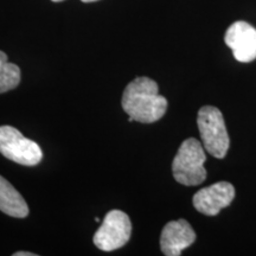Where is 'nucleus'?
Wrapping results in <instances>:
<instances>
[{
    "label": "nucleus",
    "mask_w": 256,
    "mask_h": 256,
    "mask_svg": "<svg viewBox=\"0 0 256 256\" xmlns=\"http://www.w3.org/2000/svg\"><path fill=\"white\" fill-rule=\"evenodd\" d=\"M124 110L128 121L152 124L162 119L168 110V100L159 94L156 81L148 78H136L124 89L122 95Z\"/></svg>",
    "instance_id": "nucleus-1"
},
{
    "label": "nucleus",
    "mask_w": 256,
    "mask_h": 256,
    "mask_svg": "<svg viewBox=\"0 0 256 256\" xmlns=\"http://www.w3.org/2000/svg\"><path fill=\"white\" fill-rule=\"evenodd\" d=\"M206 160L204 146L194 138H188L179 147L172 162L174 179L186 186L202 184L206 178V170L204 168Z\"/></svg>",
    "instance_id": "nucleus-2"
},
{
    "label": "nucleus",
    "mask_w": 256,
    "mask_h": 256,
    "mask_svg": "<svg viewBox=\"0 0 256 256\" xmlns=\"http://www.w3.org/2000/svg\"><path fill=\"white\" fill-rule=\"evenodd\" d=\"M197 124L204 150L215 158H224L228 153L230 140L218 108L212 106L202 107L197 115Z\"/></svg>",
    "instance_id": "nucleus-3"
},
{
    "label": "nucleus",
    "mask_w": 256,
    "mask_h": 256,
    "mask_svg": "<svg viewBox=\"0 0 256 256\" xmlns=\"http://www.w3.org/2000/svg\"><path fill=\"white\" fill-rule=\"evenodd\" d=\"M0 153L5 158L24 166L40 164L43 158L40 145L11 126H0Z\"/></svg>",
    "instance_id": "nucleus-4"
},
{
    "label": "nucleus",
    "mask_w": 256,
    "mask_h": 256,
    "mask_svg": "<svg viewBox=\"0 0 256 256\" xmlns=\"http://www.w3.org/2000/svg\"><path fill=\"white\" fill-rule=\"evenodd\" d=\"M132 223L127 214L112 210L104 217L101 226L94 235V244L102 252H113L130 241Z\"/></svg>",
    "instance_id": "nucleus-5"
},
{
    "label": "nucleus",
    "mask_w": 256,
    "mask_h": 256,
    "mask_svg": "<svg viewBox=\"0 0 256 256\" xmlns=\"http://www.w3.org/2000/svg\"><path fill=\"white\" fill-rule=\"evenodd\" d=\"M235 198V188L228 182H220L200 188L194 196V206L198 212L216 216L223 208L230 206Z\"/></svg>",
    "instance_id": "nucleus-6"
},
{
    "label": "nucleus",
    "mask_w": 256,
    "mask_h": 256,
    "mask_svg": "<svg viewBox=\"0 0 256 256\" xmlns=\"http://www.w3.org/2000/svg\"><path fill=\"white\" fill-rule=\"evenodd\" d=\"M224 40L238 62L248 63L256 58V28L250 24L235 22L226 30Z\"/></svg>",
    "instance_id": "nucleus-7"
},
{
    "label": "nucleus",
    "mask_w": 256,
    "mask_h": 256,
    "mask_svg": "<svg viewBox=\"0 0 256 256\" xmlns=\"http://www.w3.org/2000/svg\"><path fill=\"white\" fill-rule=\"evenodd\" d=\"M196 241V232L185 220H171L164 226L160 236V248L166 256H179Z\"/></svg>",
    "instance_id": "nucleus-8"
},
{
    "label": "nucleus",
    "mask_w": 256,
    "mask_h": 256,
    "mask_svg": "<svg viewBox=\"0 0 256 256\" xmlns=\"http://www.w3.org/2000/svg\"><path fill=\"white\" fill-rule=\"evenodd\" d=\"M0 211L6 215L24 218L28 215V206L22 194L4 177L0 176Z\"/></svg>",
    "instance_id": "nucleus-9"
},
{
    "label": "nucleus",
    "mask_w": 256,
    "mask_h": 256,
    "mask_svg": "<svg viewBox=\"0 0 256 256\" xmlns=\"http://www.w3.org/2000/svg\"><path fill=\"white\" fill-rule=\"evenodd\" d=\"M20 82V69L8 62V55L0 51V94L18 87Z\"/></svg>",
    "instance_id": "nucleus-10"
},
{
    "label": "nucleus",
    "mask_w": 256,
    "mask_h": 256,
    "mask_svg": "<svg viewBox=\"0 0 256 256\" xmlns=\"http://www.w3.org/2000/svg\"><path fill=\"white\" fill-rule=\"evenodd\" d=\"M14 256H36L34 252H14Z\"/></svg>",
    "instance_id": "nucleus-11"
},
{
    "label": "nucleus",
    "mask_w": 256,
    "mask_h": 256,
    "mask_svg": "<svg viewBox=\"0 0 256 256\" xmlns=\"http://www.w3.org/2000/svg\"><path fill=\"white\" fill-rule=\"evenodd\" d=\"M83 2H98V0H82Z\"/></svg>",
    "instance_id": "nucleus-12"
},
{
    "label": "nucleus",
    "mask_w": 256,
    "mask_h": 256,
    "mask_svg": "<svg viewBox=\"0 0 256 256\" xmlns=\"http://www.w3.org/2000/svg\"><path fill=\"white\" fill-rule=\"evenodd\" d=\"M52 2H63V0H52Z\"/></svg>",
    "instance_id": "nucleus-13"
}]
</instances>
